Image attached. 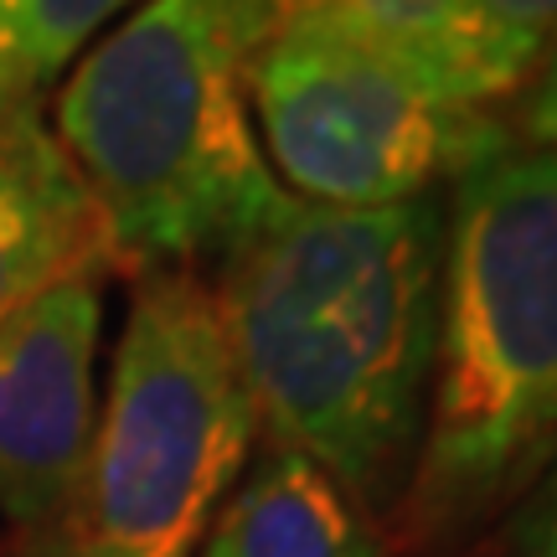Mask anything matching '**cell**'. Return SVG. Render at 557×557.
<instances>
[{
  "label": "cell",
  "instance_id": "8fae6325",
  "mask_svg": "<svg viewBox=\"0 0 557 557\" xmlns=\"http://www.w3.org/2000/svg\"><path fill=\"white\" fill-rule=\"evenodd\" d=\"M480 11H485V21L517 47L521 58L537 67L542 47L557 32V0H480Z\"/></svg>",
  "mask_w": 557,
  "mask_h": 557
},
{
  "label": "cell",
  "instance_id": "7c38bea8",
  "mask_svg": "<svg viewBox=\"0 0 557 557\" xmlns=\"http://www.w3.org/2000/svg\"><path fill=\"white\" fill-rule=\"evenodd\" d=\"M532 547H537V557H557V475H553V485H547V500H542V511H537V537H532Z\"/></svg>",
  "mask_w": 557,
  "mask_h": 557
},
{
  "label": "cell",
  "instance_id": "7a4b0ae2",
  "mask_svg": "<svg viewBox=\"0 0 557 557\" xmlns=\"http://www.w3.org/2000/svg\"><path fill=\"white\" fill-rule=\"evenodd\" d=\"M295 0H145L52 103V135L135 278L227 259L289 207L253 135L248 73Z\"/></svg>",
  "mask_w": 557,
  "mask_h": 557
},
{
  "label": "cell",
  "instance_id": "5b68a950",
  "mask_svg": "<svg viewBox=\"0 0 557 557\" xmlns=\"http://www.w3.org/2000/svg\"><path fill=\"white\" fill-rule=\"evenodd\" d=\"M248 109L284 197L341 212L429 197L444 171L459 176L506 139L408 67L295 16L253 62Z\"/></svg>",
  "mask_w": 557,
  "mask_h": 557
},
{
  "label": "cell",
  "instance_id": "ba28073f",
  "mask_svg": "<svg viewBox=\"0 0 557 557\" xmlns=\"http://www.w3.org/2000/svg\"><path fill=\"white\" fill-rule=\"evenodd\" d=\"M289 16L398 62L470 114L517 94L532 73V62L485 21L480 0H295Z\"/></svg>",
  "mask_w": 557,
  "mask_h": 557
},
{
  "label": "cell",
  "instance_id": "277c9868",
  "mask_svg": "<svg viewBox=\"0 0 557 557\" xmlns=\"http://www.w3.org/2000/svg\"><path fill=\"white\" fill-rule=\"evenodd\" d=\"M259 444L218 299L197 274L139 278L99 429L26 557H197Z\"/></svg>",
  "mask_w": 557,
  "mask_h": 557
},
{
  "label": "cell",
  "instance_id": "9c48e42d",
  "mask_svg": "<svg viewBox=\"0 0 557 557\" xmlns=\"http://www.w3.org/2000/svg\"><path fill=\"white\" fill-rule=\"evenodd\" d=\"M197 557H382V542L320 465L263 449L222 500Z\"/></svg>",
  "mask_w": 557,
  "mask_h": 557
},
{
  "label": "cell",
  "instance_id": "8992f818",
  "mask_svg": "<svg viewBox=\"0 0 557 557\" xmlns=\"http://www.w3.org/2000/svg\"><path fill=\"white\" fill-rule=\"evenodd\" d=\"M103 274H78L0 325V521L32 542L67 506L99 429Z\"/></svg>",
  "mask_w": 557,
  "mask_h": 557
},
{
  "label": "cell",
  "instance_id": "3957f363",
  "mask_svg": "<svg viewBox=\"0 0 557 557\" xmlns=\"http://www.w3.org/2000/svg\"><path fill=\"white\" fill-rule=\"evenodd\" d=\"M557 455V150L500 139L444 207L438 351L398 532L449 542Z\"/></svg>",
  "mask_w": 557,
  "mask_h": 557
},
{
  "label": "cell",
  "instance_id": "6da1fadb",
  "mask_svg": "<svg viewBox=\"0 0 557 557\" xmlns=\"http://www.w3.org/2000/svg\"><path fill=\"white\" fill-rule=\"evenodd\" d=\"M218 269L212 299L263 449L320 465L361 517L393 511L434 382L444 201H289Z\"/></svg>",
  "mask_w": 557,
  "mask_h": 557
},
{
  "label": "cell",
  "instance_id": "5bb4252c",
  "mask_svg": "<svg viewBox=\"0 0 557 557\" xmlns=\"http://www.w3.org/2000/svg\"><path fill=\"white\" fill-rule=\"evenodd\" d=\"M135 5H145V0H129V11H135Z\"/></svg>",
  "mask_w": 557,
  "mask_h": 557
},
{
  "label": "cell",
  "instance_id": "52a82bcc",
  "mask_svg": "<svg viewBox=\"0 0 557 557\" xmlns=\"http://www.w3.org/2000/svg\"><path fill=\"white\" fill-rule=\"evenodd\" d=\"M109 233L41 99L0 109V325L78 274H109Z\"/></svg>",
  "mask_w": 557,
  "mask_h": 557
},
{
  "label": "cell",
  "instance_id": "4fadbf2b",
  "mask_svg": "<svg viewBox=\"0 0 557 557\" xmlns=\"http://www.w3.org/2000/svg\"><path fill=\"white\" fill-rule=\"evenodd\" d=\"M26 94H32V88H21L16 73H11V67H0V109H11V103L26 99Z\"/></svg>",
  "mask_w": 557,
  "mask_h": 557
},
{
  "label": "cell",
  "instance_id": "30bf717a",
  "mask_svg": "<svg viewBox=\"0 0 557 557\" xmlns=\"http://www.w3.org/2000/svg\"><path fill=\"white\" fill-rule=\"evenodd\" d=\"M517 135H521V145L557 150V32L547 37V47H542L537 67L527 73V94H521Z\"/></svg>",
  "mask_w": 557,
  "mask_h": 557
}]
</instances>
